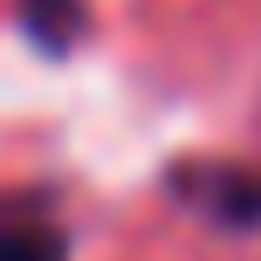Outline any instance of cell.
<instances>
[{"mask_svg":"<svg viewBox=\"0 0 261 261\" xmlns=\"http://www.w3.org/2000/svg\"><path fill=\"white\" fill-rule=\"evenodd\" d=\"M21 21L41 48H69L83 28V0H21Z\"/></svg>","mask_w":261,"mask_h":261,"instance_id":"1","label":"cell"},{"mask_svg":"<svg viewBox=\"0 0 261 261\" xmlns=\"http://www.w3.org/2000/svg\"><path fill=\"white\" fill-rule=\"evenodd\" d=\"M0 261H69V248H62L55 227L14 220V227H0Z\"/></svg>","mask_w":261,"mask_h":261,"instance_id":"2","label":"cell"}]
</instances>
